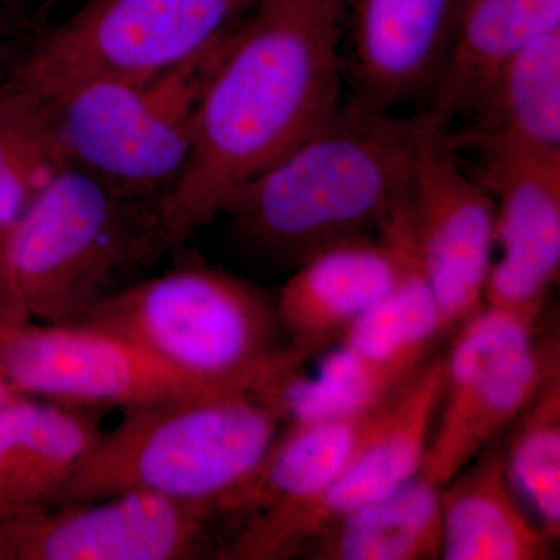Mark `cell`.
Returning <instances> with one entry per match:
<instances>
[{
  "mask_svg": "<svg viewBox=\"0 0 560 560\" xmlns=\"http://www.w3.org/2000/svg\"><path fill=\"white\" fill-rule=\"evenodd\" d=\"M346 14L348 0H256L243 18L202 86L186 173L162 202L179 246L340 108Z\"/></svg>",
  "mask_w": 560,
  "mask_h": 560,
  "instance_id": "cell-1",
  "label": "cell"
},
{
  "mask_svg": "<svg viewBox=\"0 0 560 560\" xmlns=\"http://www.w3.org/2000/svg\"><path fill=\"white\" fill-rule=\"evenodd\" d=\"M412 116L342 102L285 156L243 184L221 210L249 256L296 268L335 243L378 234L408 198Z\"/></svg>",
  "mask_w": 560,
  "mask_h": 560,
  "instance_id": "cell-2",
  "label": "cell"
},
{
  "mask_svg": "<svg viewBox=\"0 0 560 560\" xmlns=\"http://www.w3.org/2000/svg\"><path fill=\"white\" fill-rule=\"evenodd\" d=\"M179 250L171 267L121 291L84 323L127 338L213 393L268 397L304 371L308 357L280 326L275 294Z\"/></svg>",
  "mask_w": 560,
  "mask_h": 560,
  "instance_id": "cell-3",
  "label": "cell"
},
{
  "mask_svg": "<svg viewBox=\"0 0 560 560\" xmlns=\"http://www.w3.org/2000/svg\"><path fill=\"white\" fill-rule=\"evenodd\" d=\"M283 419L254 393L190 394L124 411L103 430L58 504L143 492L215 504L241 522V503Z\"/></svg>",
  "mask_w": 560,
  "mask_h": 560,
  "instance_id": "cell-4",
  "label": "cell"
},
{
  "mask_svg": "<svg viewBox=\"0 0 560 560\" xmlns=\"http://www.w3.org/2000/svg\"><path fill=\"white\" fill-rule=\"evenodd\" d=\"M180 248L162 202L121 197L69 167L9 234L22 301L47 324L86 319Z\"/></svg>",
  "mask_w": 560,
  "mask_h": 560,
  "instance_id": "cell-5",
  "label": "cell"
},
{
  "mask_svg": "<svg viewBox=\"0 0 560 560\" xmlns=\"http://www.w3.org/2000/svg\"><path fill=\"white\" fill-rule=\"evenodd\" d=\"M224 44L160 75L80 80L43 97L66 167L121 197L167 200L189 164L195 108Z\"/></svg>",
  "mask_w": 560,
  "mask_h": 560,
  "instance_id": "cell-6",
  "label": "cell"
},
{
  "mask_svg": "<svg viewBox=\"0 0 560 560\" xmlns=\"http://www.w3.org/2000/svg\"><path fill=\"white\" fill-rule=\"evenodd\" d=\"M256 0H83L40 28L13 80L47 97L75 81L147 79L217 49Z\"/></svg>",
  "mask_w": 560,
  "mask_h": 560,
  "instance_id": "cell-7",
  "label": "cell"
},
{
  "mask_svg": "<svg viewBox=\"0 0 560 560\" xmlns=\"http://www.w3.org/2000/svg\"><path fill=\"white\" fill-rule=\"evenodd\" d=\"M540 320L482 304L452 331L444 388L420 477L444 488L492 447L560 370L558 335Z\"/></svg>",
  "mask_w": 560,
  "mask_h": 560,
  "instance_id": "cell-8",
  "label": "cell"
},
{
  "mask_svg": "<svg viewBox=\"0 0 560 560\" xmlns=\"http://www.w3.org/2000/svg\"><path fill=\"white\" fill-rule=\"evenodd\" d=\"M234 530L215 504L117 493L0 523V560L221 559Z\"/></svg>",
  "mask_w": 560,
  "mask_h": 560,
  "instance_id": "cell-9",
  "label": "cell"
},
{
  "mask_svg": "<svg viewBox=\"0 0 560 560\" xmlns=\"http://www.w3.org/2000/svg\"><path fill=\"white\" fill-rule=\"evenodd\" d=\"M453 125L420 110L412 116L410 217L423 276L452 334L485 304L495 209L451 140Z\"/></svg>",
  "mask_w": 560,
  "mask_h": 560,
  "instance_id": "cell-10",
  "label": "cell"
},
{
  "mask_svg": "<svg viewBox=\"0 0 560 560\" xmlns=\"http://www.w3.org/2000/svg\"><path fill=\"white\" fill-rule=\"evenodd\" d=\"M451 140L495 209L501 257L490 267L485 305L540 320L560 270V151L467 127H452Z\"/></svg>",
  "mask_w": 560,
  "mask_h": 560,
  "instance_id": "cell-11",
  "label": "cell"
},
{
  "mask_svg": "<svg viewBox=\"0 0 560 560\" xmlns=\"http://www.w3.org/2000/svg\"><path fill=\"white\" fill-rule=\"evenodd\" d=\"M444 388V352H436L390 396L377 427L329 488L290 510L248 518L223 560L296 558L302 545L349 512L389 495L418 477Z\"/></svg>",
  "mask_w": 560,
  "mask_h": 560,
  "instance_id": "cell-12",
  "label": "cell"
},
{
  "mask_svg": "<svg viewBox=\"0 0 560 560\" xmlns=\"http://www.w3.org/2000/svg\"><path fill=\"white\" fill-rule=\"evenodd\" d=\"M0 368L35 399L130 411L190 394H215L95 324H0Z\"/></svg>",
  "mask_w": 560,
  "mask_h": 560,
  "instance_id": "cell-13",
  "label": "cell"
},
{
  "mask_svg": "<svg viewBox=\"0 0 560 560\" xmlns=\"http://www.w3.org/2000/svg\"><path fill=\"white\" fill-rule=\"evenodd\" d=\"M464 0H348L345 102L394 113L429 102L458 33Z\"/></svg>",
  "mask_w": 560,
  "mask_h": 560,
  "instance_id": "cell-14",
  "label": "cell"
},
{
  "mask_svg": "<svg viewBox=\"0 0 560 560\" xmlns=\"http://www.w3.org/2000/svg\"><path fill=\"white\" fill-rule=\"evenodd\" d=\"M410 202L378 234L327 246L293 268L280 287L276 311L294 349L307 355L340 340L418 264Z\"/></svg>",
  "mask_w": 560,
  "mask_h": 560,
  "instance_id": "cell-15",
  "label": "cell"
},
{
  "mask_svg": "<svg viewBox=\"0 0 560 560\" xmlns=\"http://www.w3.org/2000/svg\"><path fill=\"white\" fill-rule=\"evenodd\" d=\"M108 412L28 396L0 410V523L58 504Z\"/></svg>",
  "mask_w": 560,
  "mask_h": 560,
  "instance_id": "cell-16",
  "label": "cell"
},
{
  "mask_svg": "<svg viewBox=\"0 0 560 560\" xmlns=\"http://www.w3.org/2000/svg\"><path fill=\"white\" fill-rule=\"evenodd\" d=\"M560 28V0H464L458 33L427 110L469 119L499 70L533 40Z\"/></svg>",
  "mask_w": 560,
  "mask_h": 560,
  "instance_id": "cell-17",
  "label": "cell"
},
{
  "mask_svg": "<svg viewBox=\"0 0 560 560\" xmlns=\"http://www.w3.org/2000/svg\"><path fill=\"white\" fill-rule=\"evenodd\" d=\"M442 559L548 560L552 541L517 503L500 448L489 447L441 489Z\"/></svg>",
  "mask_w": 560,
  "mask_h": 560,
  "instance_id": "cell-18",
  "label": "cell"
},
{
  "mask_svg": "<svg viewBox=\"0 0 560 560\" xmlns=\"http://www.w3.org/2000/svg\"><path fill=\"white\" fill-rule=\"evenodd\" d=\"M390 396L359 415L285 423L243 495V523L254 515L290 510L319 497L363 447Z\"/></svg>",
  "mask_w": 560,
  "mask_h": 560,
  "instance_id": "cell-19",
  "label": "cell"
},
{
  "mask_svg": "<svg viewBox=\"0 0 560 560\" xmlns=\"http://www.w3.org/2000/svg\"><path fill=\"white\" fill-rule=\"evenodd\" d=\"M296 558L442 559L441 488L418 475L389 495L331 522L302 545Z\"/></svg>",
  "mask_w": 560,
  "mask_h": 560,
  "instance_id": "cell-20",
  "label": "cell"
},
{
  "mask_svg": "<svg viewBox=\"0 0 560 560\" xmlns=\"http://www.w3.org/2000/svg\"><path fill=\"white\" fill-rule=\"evenodd\" d=\"M464 121L471 130L560 151V28L511 58Z\"/></svg>",
  "mask_w": 560,
  "mask_h": 560,
  "instance_id": "cell-21",
  "label": "cell"
},
{
  "mask_svg": "<svg viewBox=\"0 0 560 560\" xmlns=\"http://www.w3.org/2000/svg\"><path fill=\"white\" fill-rule=\"evenodd\" d=\"M447 334L418 260L399 285L360 316L340 340L396 389L436 353V342Z\"/></svg>",
  "mask_w": 560,
  "mask_h": 560,
  "instance_id": "cell-22",
  "label": "cell"
},
{
  "mask_svg": "<svg viewBox=\"0 0 560 560\" xmlns=\"http://www.w3.org/2000/svg\"><path fill=\"white\" fill-rule=\"evenodd\" d=\"M65 168L46 98L11 79L0 88V228L11 230Z\"/></svg>",
  "mask_w": 560,
  "mask_h": 560,
  "instance_id": "cell-23",
  "label": "cell"
},
{
  "mask_svg": "<svg viewBox=\"0 0 560 560\" xmlns=\"http://www.w3.org/2000/svg\"><path fill=\"white\" fill-rule=\"evenodd\" d=\"M501 451L515 497L525 501L545 536L560 539V370L552 372L512 422Z\"/></svg>",
  "mask_w": 560,
  "mask_h": 560,
  "instance_id": "cell-24",
  "label": "cell"
},
{
  "mask_svg": "<svg viewBox=\"0 0 560 560\" xmlns=\"http://www.w3.org/2000/svg\"><path fill=\"white\" fill-rule=\"evenodd\" d=\"M40 28L39 20L25 16L0 0V88L5 86L27 60Z\"/></svg>",
  "mask_w": 560,
  "mask_h": 560,
  "instance_id": "cell-25",
  "label": "cell"
},
{
  "mask_svg": "<svg viewBox=\"0 0 560 560\" xmlns=\"http://www.w3.org/2000/svg\"><path fill=\"white\" fill-rule=\"evenodd\" d=\"M10 230L0 228V324H21L32 320L22 301L9 249Z\"/></svg>",
  "mask_w": 560,
  "mask_h": 560,
  "instance_id": "cell-26",
  "label": "cell"
},
{
  "mask_svg": "<svg viewBox=\"0 0 560 560\" xmlns=\"http://www.w3.org/2000/svg\"><path fill=\"white\" fill-rule=\"evenodd\" d=\"M3 2L11 7V9L25 14V16L39 20V14L44 10L49 9L50 5H54L55 2H58V0H3Z\"/></svg>",
  "mask_w": 560,
  "mask_h": 560,
  "instance_id": "cell-27",
  "label": "cell"
},
{
  "mask_svg": "<svg viewBox=\"0 0 560 560\" xmlns=\"http://www.w3.org/2000/svg\"><path fill=\"white\" fill-rule=\"evenodd\" d=\"M24 396V394L18 393L14 389V386L11 385L9 377H7L5 372H3L2 368H0V410L7 405L11 404V401L16 400L18 397Z\"/></svg>",
  "mask_w": 560,
  "mask_h": 560,
  "instance_id": "cell-28",
  "label": "cell"
}]
</instances>
